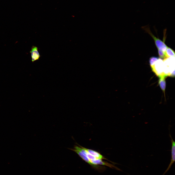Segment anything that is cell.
I'll return each mask as SVG.
<instances>
[{
    "instance_id": "3",
    "label": "cell",
    "mask_w": 175,
    "mask_h": 175,
    "mask_svg": "<svg viewBox=\"0 0 175 175\" xmlns=\"http://www.w3.org/2000/svg\"><path fill=\"white\" fill-rule=\"evenodd\" d=\"M31 53L32 61L33 62L38 60L40 57V55L38 51L37 47L33 46L30 51Z\"/></svg>"
},
{
    "instance_id": "7",
    "label": "cell",
    "mask_w": 175,
    "mask_h": 175,
    "mask_svg": "<svg viewBox=\"0 0 175 175\" xmlns=\"http://www.w3.org/2000/svg\"><path fill=\"white\" fill-rule=\"evenodd\" d=\"M159 83L161 88L164 91H165L166 87V82L165 78H160Z\"/></svg>"
},
{
    "instance_id": "4",
    "label": "cell",
    "mask_w": 175,
    "mask_h": 175,
    "mask_svg": "<svg viewBox=\"0 0 175 175\" xmlns=\"http://www.w3.org/2000/svg\"><path fill=\"white\" fill-rule=\"evenodd\" d=\"M85 150L90 154L94 156L97 159H107L99 152L93 150L85 148Z\"/></svg>"
},
{
    "instance_id": "6",
    "label": "cell",
    "mask_w": 175,
    "mask_h": 175,
    "mask_svg": "<svg viewBox=\"0 0 175 175\" xmlns=\"http://www.w3.org/2000/svg\"><path fill=\"white\" fill-rule=\"evenodd\" d=\"M165 54L167 58L175 57V52L174 50L167 46L165 52Z\"/></svg>"
},
{
    "instance_id": "2",
    "label": "cell",
    "mask_w": 175,
    "mask_h": 175,
    "mask_svg": "<svg viewBox=\"0 0 175 175\" xmlns=\"http://www.w3.org/2000/svg\"><path fill=\"white\" fill-rule=\"evenodd\" d=\"M169 136L171 139V141L172 143L171 159L170 163L168 166L167 168L165 171L163 175H164L166 172L169 169L172 165L173 164L175 161V142L171 136V135L170 133V132H169Z\"/></svg>"
},
{
    "instance_id": "9",
    "label": "cell",
    "mask_w": 175,
    "mask_h": 175,
    "mask_svg": "<svg viewBox=\"0 0 175 175\" xmlns=\"http://www.w3.org/2000/svg\"><path fill=\"white\" fill-rule=\"evenodd\" d=\"M158 49V55L160 58L164 60L167 58L165 52L160 50Z\"/></svg>"
},
{
    "instance_id": "1",
    "label": "cell",
    "mask_w": 175,
    "mask_h": 175,
    "mask_svg": "<svg viewBox=\"0 0 175 175\" xmlns=\"http://www.w3.org/2000/svg\"><path fill=\"white\" fill-rule=\"evenodd\" d=\"M142 28L153 38L157 49L161 50L165 53L167 46L165 43V41H162L155 37L151 33L149 27L144 26L142 27Z\"/></svg>"
},
{
    "instance_id": "8",
    "label": "cell",
    "mask_w": 175,
    "mask_h": 175,
    "mask_svg": "<svg viewBox=\"0 0 175 175\" xmlns=\"http://www.w3.org/2000/svg\"><path fill=\"white\" fill-rule=\"evenodd\" d=\"M159 59V58L155 56H152L149 59V63L150 66L153 65Z\"/></svg>"
},
{
    "instance_id": "5",
    "label": "cell",
    "mask_w": 175,
    "mask_h": 175,
    "mask_svg": "<svg viewBox=\"0 0 175 175\" xmlns=\"http://www.w3.org/2000/svg\"><path fill=\"white\" fill-rule=\"evenodd\" d=\"M68 149L74 151L82 159L91 166V164L89 159L86 156L83 155L80 151L76 150L73 149L68 148Z\"/></svg>"
}]
</instances>
